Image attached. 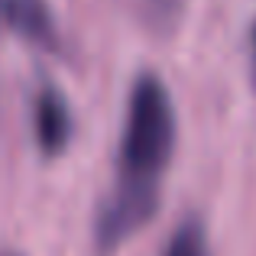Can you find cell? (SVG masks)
<instances>
[{
  "mask_svg": "<svg viewBox=\"0 0 256 256\" xmlns=\"http://www.w3.org/2000/svg\"><path fill=\"white\" fill-rule=\"evenodd\" d=\"M175 143V110L166 84L156 75H143L130 91L126 104V130L120 143L124 178L156 182L172 156Z\"/></svg>",
  "mask_w": 256,
  "mask_h": 256,
  "instance_id": "obj_1",
  "label": "cell"
},
{
  "mask_svg": "<svg viewBox=\"0 0 256 256\" xmlns=\"http://www.w3.org/2000/svg\"><path fill=\"white\" fill-rule=\"evenodd\" d=\"M156 211V182H133L124 178L120 188L107 198L98 218V240L100 246H117L130 234H136Z\"/></svg>",
  "mask_w": 256,
  "mask_h": 256,
  "instance_id": "obj_2",
  "label": "cell"
},
{
  "mask_svg": "<svg viewBox=\"0 0 256 256\" xmlns=\"http://www.w3.org/2000/svg\"><path fill=\"white\" fill-rule=\"evenodd\" d=\"M0 23L39 46L56 39V20L46 0H0Z\"/></svg>",
  "mask_w": 256,
  "mask_h": 256,
  "instance_id": "obj_3",
  "label": "cell"
},
{
  "mask_svg": "<svg viewBox=\"0 0 256 256\" xmlns=\"http://www.w3.org/2000/svg\"><path fill=\"white\" fill-rule=\"evenodd\" d=\"M68 136H72L68 104L56 91H42L36 100V140L42 152H62Z\"/></svg>",
  "mask_w": 256,
  "mask_h": 256,
  "instance_id": "obj_4",
  "label": "cell"
},
{
  "mask_svg": "<svg viewBox=\"0 0 256 256\" xmlns=\"http://www.w3.org/2000/svg\"><path fill=\"white\" fill-rule=\"evenodd\" d=\"M162 256H208L204 227H201L198 220H185V224L172 234V240L166 244Z\"/></svg>",
  "mask_w": 256,
  "mask_h": 256,
  "instance_id": "obj_5",
  "label": "cell"
},
{
  "mask_svg": "<svg viewBox=\"0 0 256 256\" xmlns=\"http://www.w3.org/2000/svg\"><path fill=\"white\" fill-rule=\"evenodd\" d=\"M253 78H256V26H253Z\"/></svg>",
  "mask_w": 256,
  "mask_h": 256,
  "instance_id": "obj_6",
  "label": "cell"
}]
</instances>
